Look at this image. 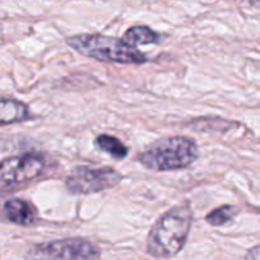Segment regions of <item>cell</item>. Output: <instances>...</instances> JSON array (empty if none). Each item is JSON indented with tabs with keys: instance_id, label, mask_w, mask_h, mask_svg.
Returning a JSON list of instances; mask_svg holds the SVG:
<instances>
[{
	"instance_id": "obj_1",
	"label": "cell",
	"mask_w": 260,
	"mask_h": 260,
	"mask_svg": "<svg viewBox=\"0 0 260 260\" xmlns=\"http://www.w3.org/2000/svg\"><path fill=\"white\" fill-rule=\"evenodd\" d=\"M192 223L193 212L187 203L175 206L162 213L147 235V255L156 259H169L179 254L187 243Z\"/></svg>"
},
{
	"instance_id": "obj_2",
	"label": "cell",
	"mask_w": 260,
	"mask_h": 260,
	"mask_svg": "<svg viewBox=\"0 0 260 260\" xmlns=\"http://www.w3.org/2000/svg\"><path fill=\"white\" fill-rule=\"evenodd\" d=\"M66 43L81 56L108 63L142 65L149 58L135 46L127 43L123 38L81 33L66 37Z\"/></svg>"
},
{
	"instance_id": "obj_3",
	"label": "cell",
	"mask_w": 260,
	"mask_h": 260,
	"mask_svg": "<svg viewBox=\"0 0 260 260\" xmlns=\"http://www.w3.org/2000/svg\"><path fill=\"white\" fill-rule=\"evenodd\" d=\"M200 156V147L193 139L170 136L150 145L137 156L139 162L154 172H174L190 167Z\"/></svg>"
},
{
	"instance_id": "obj_4",
	"label": "cell",
	"mask_w": 260,
	"mask_h": 260,
	"mask_svg": "<svg viewBox=\"0 0 260 260\" xmlns=\"http://www.w3.org/2000/svg\"><path fill=\"white\" fill-rule=\"evenodd\" d=\"M45 167L46 159L40 152H25L3 159L0 164V188L3 194L14 192L35 180L42 174Z\"/></svg>"
},
{
	"instance_id": "obj_5",
	"label": "cell",
	"mask_w": 260,
	"mask_h": 260,
	"mask_svg": "<svg viewBox=\"0 0 260 260\" xmlns=\"http://www.w3.org/2000/svg\"><path fill=\"white\" fill-rule=\"evenodd\" d=\"M123 179L118 170L111 167H76L69 173L65 187L69 193L75 196H89L117 187Z\"/></svg>"
},
{
	"instance_id": "obj_6",
	"label": "cell",
	"mask_w": 260,
	"mask_h": 260,
	"mask_svg": "<svg viewBox=\"0 0 260 260\" xmlns=\"http://www.w3.org/2000/svg\"><path fill=\"white\" fill-rule=\"evenodd\" d=\"M27 259H99L101 250L90 241L71 238L30 246Z\"/></svg>"
},
{
	"instance_id": "obj_7",
	"label": "cell",
	"mask_w": 260,
	"mask_h": 260,
	"mask_svg": "<svg viewBox=\"0 0 260 260\" xmlns=\"http://www.w3.org/2000/svg\"><path fill=\"white\" fill-rule=\"evenodd\" d=\"M3 218L17 226H30L37 220L35 207L20 198H9L3 203Z\"/></svg>"
},
{
	"instance_id": "obj_8",
	"label": "cell",
	"mask_w": 260,
	"mask_h": 260,
	"mask_svg": "<svg viewBox=\"0 0 260 260\" xmlns=\"http://www.w3.org/2000/svg\"><path fill=\"white\" fill-rule=\"evenodd\" d=\"M30 113L27 104L13 98H2L0 102V124L19 123L29 119Z\"/></svg>"
},
{
	"instance_id": "obj_9",
	"label": "cell",
	"mask_w": 260,
	"mask_h": 260,
	"mask_svg": "<svg viewBox=\"0 0 260 260\" xmlns=\"http://www.w3.org/2000/svg\"><path fill=\"white\" fill-rule=\"evenodd\" d=\"M124 41L129 45L139 47L140 45H157L161 42L162 37L147 25H134L129 27L123 35Z\"/></svg>"
},
{
	"instance_id": "obj_10",
	"label": "cell",
	"mask_w": 260,
	"mask_h": 260,
	"mask_svg": "<svg viewBox=\"0 0 260 260\" xmlns=\"http://www.w3.org/2000/svg\"><path fill=\"white\" fill-rule=\"evenodd\" d=\"M94 145L96 146V149L111 155L116 160H122L128 155V147L121 140L112 135H98L94 140Z\"/></svg>"
},
{
	"instance_id": "obj_11",
	"label": "cell",
	"mask_w": 260,
	"mask_h": 260,
	"mask_svg": "<svg viewBox=\"0 0 260 260\" xmlns=\"http://www.w3.org/2000/svg\"><path fill=\"white\" fill-rule=\"evenodd\" d=\"M236 215H238V208L235 206L223 205L211 211L206 216V222L215 228H221V226H225L234 221Z\"/></svg>"
},
{
	"instance_id": "obj_12",
	"label": "cell",
	"mask_w": 260,
	"mask_h": 260,
	"mask_svg": "<svg viewBox=\"0 0 260 260\" xmlns=\"http://www.w3.org/2000/svg\"><path fill=\"white\" fill-rule=\"evenodd\" d=\"M246 259H254V260H260V244L259 245L254 246V248H251L250 250L246 253L245 255Z\"/></svg>"
},
{
	"instance_id": "obj_13",
	"label": "cell",
	"mask_w": 260,
	"mask_h": 260,
	"mask_svg": "<svg viewBox=\"0 0 260 260\" xmlns=\"http://www.w3.org/2000/svg\"><path fill=\"white\" fill-rule=\"evenodd\" d=\"M236 2L244 3L246 5H250L254 8H260V0H236Z\"/></svg>"
}]
</instances>
